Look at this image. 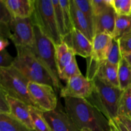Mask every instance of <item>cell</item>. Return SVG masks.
<instances>
[{
	"mask_svg": "<svg viewBox=\"0 0 131 131\" xmlns=\"http://www.w3.org/2000/svg\"><path fill=\"white\" fill-rule=\"evenodd\" d=\"M63 42L73 50L75 55L86 59L92 56V42L78 29L74 28L63 38Z\"/></svg>",
	"mask_w": 131,
	"mask_h": 131,
	"instance_id": "8fae6325",
	"label": "cell"
},
{
	"mask_svg": "<svg viewBox=\"0 0 131 131\" xmlns=\"http://www.w3.org/2000/svg\"><path fill=\"white\" fill-rule=\"evenodd\" d=\"M93 82V91L86 100L110 121L116 119L124 91L97 78H95Z\"/></svg>",
	"mask_w": 131,
	"mask_h": 131,
	"instance_id": "7a4b0ae2",
	"label": "cell"
},
{
	"mask_svg": "<svg viewBox=\"0 0 131 131\" xmlns=\"http://www.w3.org/2000/svg\"><path fill=\"white\" fill-rule=\"evenodd\" d=\"M9 44H10V42L7 38L0 37V51L6 49V47Z\"/></svg>",
	"mask_w": 131,
	"mask_h": 131,
	"instance_id": "d590c367",
	"label": "cell"
},
{
	"mask_svg": "<svg viewBox=\"0 0 131 131\" xmlns=\"http://www.w3.org/2000/svg\"><path fill=\"white\" fill-rule=\"evenodd\" d=\"M123 57L125 58V60L127 61L128 63H129V65H130V66L131 67V52L127 54L124 55Z\"/></svg>",
	"mask_w": 131,
	"mask_h": 131,
	"instance_id": "74e56055",
	"label": "cell"
},
{
	"mask_svg": "<svg viewBox=\"0 0 131 131\" xmlns=\"http://www.w3.org/2000/svg\"><path fill=\"white\" fill-rule=\"evenodd\" d=\"M8 94L3 89L0 88V114L10 113V106L8 101Z\"/></svg>",
	"mask_w": 131,
	"mask_h": 131,
	"instance_id": "d6a6232c",
	"label": "cell"
},
{
	"mask_svg": "<svg viewBox=\"0 0 131 131\" xmlns=\"http://www.w3.org/2000/svg\"><path fill=\"white\" fill-rule=\"evenodd\" d=\"M28 91L37 108L43 112L52 111L57 107V95L51 86L29 81Z\"/></svg>",
	"mask_w": 131,
	"mask_h": 131,
	"instance_id": "ba28073f",
	"label": "cell"
},
{
	"mask_svg": "<svg viewBox=\"0 0 131 131\" xmlns=\"http://www.w3.org/2000/svg\"><path fill=\"white\" fill-rule=\"evenodd\" d=\"M72 1L75 6L86 16L90 22L93 24V14L91 0H72Z\"/></svg>",
	"mask_w": 131,
	"mask_h": 131,
	"instance_id": "83f0119b",
	"label": "cell"
},
{
	"mask_svg": "<svg viewBox=\"0 0 131 131\" xmlns=\"http://www.w3.org/2000/svg\"><path fill=\"white\" fill-rule=\"evenodd\" d=\"M10 113L13 117L20 121L32 130H35L30 114V106L17 99L8 95Z\"/></svg>",
	"mask_w": 131,
	"mask_h": 131,
	"instance_id": "4fadbf2b",
	"label": "cell"
},
{
	"mask_svg": "<svg viewBox=\"0 0 131 131\" xmlns=\"http://www.w3.org/2000/svg\"><path fill=\"white\" fill-rule=\"evenodd\" d=\"M65 110L79 130L111 131L110 121L85 99L64 98Z\"/></svg>",
	"mask_w": 131,
	"mask_h": 131,
	"instance_id": "6da1fadb",
	"label": "cell"
},
{
	"mask_svg": "<svg viewBox=\"0 0 131 131\" xmlns=\"http://www.w3.org/2000/svg\"><path fill=\"white\" fill-rule=\"evenodd\" d=\"M34 43L29 47L37 60L48 71L53 81L54 89L60 90L62 85L60 81L56 62V45L42 32L38 25L33 23Z\"/></svg>",
	"mask_w": 131,
	"mask_h": 131,
	"instance_id": "3957f363",
	"label": "cell"
},
{
	"mask_svg": "<svg viewBox=\"0 0 131 131\" xmlns=\"http://www.w3.org/2000/svg\"><path fill=\"white\" fill-rule=\"evenodd\" d=\"M123 56L122 54L118 41L113 38L106 60L113 65L118 66Z\"/></svg>",
	"mask_w": 131,
	"mask_h": 131,
	"instance_id": "cb8c5ba5",
	"label": "cell"
},
{
	"mask_svg": "<svg viewBox=\"0 0 131 131\" xmlns=\"http://www.w3.org/2000/svg\"><path fill=\"white\" fill-rule=\"evenodd\" d=\"M119 88L124 91L131 86V67L124 57L118 65Z\"/></svg>",
	"mask_w": 131,
	"mask_h": 131,
	"instance_id": "ffe728a7",
	"label": "cell"
},
{
	"mask_svg": "<svg viewBox=\"0 0 131 131\" xmlns=\"http://www.w3.org/2000/svg\"><path fill=\"white\" fill-rule=\"evenodd\" d=\"M70 12L74 28L83 33L92 42L95 36L93 24L90 22L86 16L75 6L72 0H70Z\"/></svg>",
	"mask_w": 131,
	"mask_h": 131,
	"instance_id": "5bb4252c",
	"label": "cell"
},
{
	"mask_svg": "<svg viewBox=\"0 0 131 131\" xmlns=\"http://www.w3.org/2000/svg\"><path fill=\"white\" fill-rule=\"evenodd\" d=\"M75 58L73 50L65 42L56 46V62L58 74L70 65Z\"/></svg>",
	"mask_w": 131,
	"mask_h": 131,
	"instance_id": "ac0fdd59",
	"label": "cell"
},
{
	"mask_svg": "<svg viewBox=\"0 0 131 131\" xmlns=\"http://www.w3.org/2000/svg\"><path fill=\"white\" fill-rule=\"evenodd\" d=\"M81 131H86V130H81Z\"/></svg>",
	"mask_w": 131,
	"mask_h": 131,
	"instance_id": "f35d334b",
	"label": "cell"
},
{
	"mask_svg": "<svg viewBox=\"0 0 131 131\" xmlns=\"http://www.w3.org/2000/svg\"><path fill=\"white\" fill-rule=\"evenodd\" d=\"M111 122H112L114 124V125L116 126V127L117 128L118 130V131H129L128 130L127 128L126 127V126L122 122L121 120H120L118 118H117L115 119V120H111Z\"/></svg>",
	"mask_w": 131,
	"mask_h": 131,
	"instance_id": "e575fe53",
	"label": "cell"
},
{
	"mask_svg": "<svg viewBox=\"0 0 131 131\" xmlns=\"http://www.w3.org/2000/svg\"><path fill=\"white\" fill-rule=\"evenodd\" d=\"M81 74V72L80 70L78 67L76 59L75 58L71 62V63L68 65L67 67H66L59 74V78H60V79H62V80L67 81L72 77L75 76L77 75H79Z\"/></svg>",
	"mask_w": 131,
	"mask_h": 131,
	"instance_id": "4316f807",
	"label": "cell"
},
{
	"mask_svg": "<svg viewBox=\"0 0 131 131\" xmlns=\"http://www.w3.org/2000/svg\"><path fill=\"white\" fill-rule=\"evenodd\" d=\"M0 131H36L9 114H0Z\"/></svg>",
	"mask_w": 131,
	"mask_h": 131,
	"instance_id": "d6986e66",
	"label": "cell"
},
{
	"mask_svg": "<svg viewBox=\"0 0 131 131\" xmlns=\"http://www.w3.org/2000/svg\"><path fill=\"white\" fill-rule=\"evenodd\" d=\"M43 116L52 131H80L65 110L58 106L52 111L43 112Z\"/></svg>",
	"mask_w": 131,
	"mask_h": 131,
	"instance_id": "30bf717a",
	"label": "cell"
},
{
	"mask_svg": "<svg viewBox=\"0 0 131 131\" xmlns=\"http://www.w3.org/2000/svg\"><path fill=\"white\" fill-rule=\"evenodd\" d=\"M16 49L17 56L12 66L29 81L47 84L54 88L51 75L35 56L31 49L16 47Z\"/></svg>",
	"mask_w": 131,
	"mask_h": 131,
	"instance_id": "277c9868",
	"label": "cell"
},
{
	"mask_svg": "<svg viewBox=\"0 0 131 131\" xmlns=\"http://www.w3.org/2000/svg\"><path fill=\"white\" fill-rule=\"evenodd\" d=\"M93 17L97 16L110 6H113V0H91Z\"/></svg>",
	"mask_w": 131,
	"mask_h": 131,
	"instance_id": "f546056e",
	"label": "cell"
},
{
	"mask_svg": "<svg viewBox=\"0 0 131 131\" xmlns=\"http://www.w3.org/2000/svg\"><path fill=\"white\" fill-rule=\"evenodd\" d=\"M13 18L3 1L0 0V23L9 25Z\"/></svg>",
	"mask_w": 131,
	"mask_h": 131,
	"instance_id": "1f68e13d",
	"label": "cell"
},
{
	"mask_svg": "<svg viewBox=\"0 0 131 131\" xmlns=\"http://www.w3.org/2000/svg\"><path fill=\"white\" fill-rule=\"evenodd\" d=\"M31 18L33 23L38 25L56 46L63 42L58 28L52 1L35 0V10Z\"/></svg>",
	"mask_w": 131,
	"mask_h": 131,
	"instance_id": "8992f818",
	"label": "cell"
},
{
	"mask_svg": "<svg viewBox=\"0 0 131 131\" xmlns=\"http://www.w3.org/2000/svg\"><path fill=\"white\" fill-rule=\"evenodd\" d=\"M51 1H52V5L54 6L55 17H56L58 28L60 35H61V37L63 40V38L66 37L67 33L66 29H65L63 14L62 8H61V6L60 3V0H51Z\"/></svg>",
	"mask_w": 131,
	"mask_h": 131,
	"instance_id": "d4e9b609",
	"label": "cell"
},
{
	"mask_svg": "<svg viewBox=\"0 0 131 131\" xmlns=\"http://www.w3.org/2000/svg\"><path fill=\"white\" fill-rule=\"evenodd\" d=\"M131 33V15H117L113 38L118 41L124 35Z\"/></svg>",
	"mask_w": 131,
	"mask_h": 131,
	"instance_id": "44dd1931",
	"label": "cell"
},
{
	"mask_svg": "<svg viewBox=\"0 0 131 131\" xmlns=\"http://www.w3.org/2000/svg\"><path fill=\"white\" fill-rule=\"evenodd\" d=\"M118 72V65H113L107 60H104L100 63L95 78H97L113 86L119 88Z\"/></svg>",
	"mask_w": 131,
	"mask_h": 131,
	"instance_id": "e0dca14e",
	"label": "cell"
},
{
	"mask_svg": "<svg viewBox=\"0 0 131 131\" xmlns=\"http://www.w3.org/2000/svg\"><path fill=\"white\" fill-rule=\"evenodd\" d=\"M30 114L33 127L36 131H52L43 116V111L30 106Z\"/></svg>",
	"mask_w": 131,
	"mask_h": 131,
	"instance_id": "7402d4cb",
	"label": "cell"
},
{
	"mask_svg": "<svg viewBox=\"0 0 131 131\" xmlns=\"http://www.w3.org/2000/svg\"><path fill=\"white\" fill-rule=\"evenodd\" d=\"M15 18L31 17L35 10V0H3Z\"/></svg>",
	"mask_w": 131,
	"mask_h": 131,
	"instance_id": "9a60e30c",
	"label": "cell"
},
{
	"mask_svg": "<svg viewBox=\"0 0 131 131\" xmlns=\"http://www.w3.org/2000/svg\"><path fill=\"white\" fill-rule=\"evenodd\" d=\"M10 38L16 47H31L34 43V27L31 17H14L9 24Z\"/></svg>",
	"mask_w": 131,
	"mask_h": 131,
	"instance_id": "52a82bcc",
	"label": "cell"
},
{
	"mask_svg": "<svg viewBox=\"0 0 131 131\" xmlns=\"http://www.w3.org/2000/svg\"><path fill=\"white\" fill-rule=\"evenodd\" d=\"M93 88V82L81 74L72 77L67 81L66 86L60 90V96L63 99H86L92 93Z\"/></svg>",
	"mask_w": 131,
	"mask_h": 131,
	"instance_id": "9c48e42d",
	"label": "cell"
},
{
	"mask_svg": "<svg viewBox=\"0 0 131 131\" xmlns=\"http://www.w3.org/2000/svg\"><path fill=\"white\" fill-rule=\"evenodd\" d=\"M15 58H13L6 49L0 51V68H8L12 66Z\"/></svg>",
	"mask_w": 131,
	"mask_h": 131,
	"instance_id": "836d02e7",
	"label": "cell"
},
{
	"mask_svg": "<svg viewBox=\"0 0 131 131\" xmlns=\"http://www.w3.org/2000/svg\"><path fill=\"white\" fill-rule=\"evenodd\" d=\"M112 40L113 37L108 34L100 33L95 35L92 40L91 57L99 61L106 60Z\"/></svg>",
	"mask_w": 131,
	"mask_h": 131,
	"instance_id": "2e32d148",
	"label": "cell"
},
{
	"mask_svg": "<svg viewBox=\"0 0 131 131\" xmlns=\"http://www.w3.org/2000/svg\"><path fill=\"white\" fill-rule=\"evenodd\" d=\"M118 116L131 120V86L124 91L119 104Z\"/></svg>",
	"mask_w": 131,
	"mask_h": 131,
	"instance_id": "603a6c76",
	"label": "cell"
},
{
	"mask_svg": "<svg viewBox=\"0 0 131 131\" xmlns=\"http://www.w3.org/2000/svg\"><path fill=\"white\" fill-rule=\"evenodd\" d=\"M113 6L117 15H131V0H113Z\"/></svg>",
	"mask_w": 131,
	"mask_h": 131,
	"instance_id": "f1b7e54d",
	"label": "cell"
},
{
	"mask_svg": "<svg viewBox=\"0 0 131 131\" xmlns=\"http://www.w3.org/2000/svg\"><path fill=\"white\" fill-rule=\"evenodd\" d=\"M118 42L122 56L131 52V33L122 37Z\"/></svg>",
	"mask_w": 131,
	"mask_h": 131,
	"instance_id": "4dcf8cb0",
	"label": "cell"
},
{
	"mask_svg": "<svg viewBox=\"0 0 131 131\" xmlns=\"http://www.w3.org/2000/svg\"><path fill=\"white\" fill-rule=\"evenodd\" d=\"M118 118L121 120L122 122L126 126V127L127 128L128 130L129 131H131V120L127 118L123 117V116H118Z\"/></svg>",
	"mask_w": 131,
	"mask_h": 131,
	"instance_id": "8d00e7d4",
	"label": "cell"
},
{
	"mask_svg": "<svg viewBox=\"0 0 131 131\" xmlns=\"http://www.w3.org/2000/svg\"><path fill=\"white\" fill-rule=\"evenodd\" d=\"M117 14L113 6H110L101 14L93 17V26L94 35L106 33L113 37Z\"/></svg>",
	"mask_w": 131,
	"mask_h": 131,
	"instance_id": "7c38bea8",
	"label": "cell"
},
{
	"mask_svg": "<svg viewBox=\"0 0 131 131\" xmlns=\"http://www.w3.org/2000/svg\"><path fill=\"white\" fill-rule=\"evenodd\" d=\"M29 82L28 79L13 66L0 68V88L3 89L10 97L37 108L29 95Z\"/></svg>",
	"mask_w": 131,
	"mask_h": 131,
	"instance_id": "5b68a950",
	"label": "cell"
},
{
	"mask_svg": "<svg viewBox=\"0 0 131 131\" xmlns=\"http://www.w3.org/2000/svg\"><path fill=\"white\" fill-rule=\"evenodd\" d=\"M60 3L62 8L66 32L67 34H69L74 29L71 12H70V0H60Z\"/></svg>",
	"mask_w": 131,
	"mask_h": 131,
	"instance_id": "484cf974",
	"label": "cell"
}]
</instances>
